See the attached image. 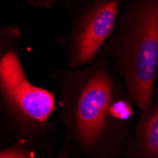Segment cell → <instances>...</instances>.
Here are the masks:
<instances>
[{"label":"cell","instance_id":"6da1fadb","mask_svg":"<svg viewBox=\"0 0 158 158\" xmlns=\"http://www.w3.org/2000/svg\"><path fill=\"white\" fill-rule=\"evenodd\" d=\"M63 146L60 157L125 156L135 123L131 97L105 57L58 74Z\"/></svg>","mask_w":158,"mask_h":158},{"label":"cell","instance_id":"7a4b0ae2","mask_svg":"<svg viewBox=\"0 0 158 158\" xmlns=\"http://www.w3.org/2000/svg\"><path fill=\"white\" fill-rule=\"evenodd\" d=\"M96 57L109 59L135 106L149 110L158 69V0H122L116 26Z\"/></svg>","mask_w":158,"mask_h":158},{"label":"cell","instance_id":"3957f363","mask_svg":"<svg viewBox=\"0 0 158 158\" xmlns=\"http://www.w3.org/2000/svg\"><path fill=\"white\" fill-rule=\"evenodd\" d=\"M4 35L0 42V100L18 145L33 152H48L54 135L50 118L56 109L55 95L27 79L19 57L18 31Z\"/></svg>","mask_w":158,"mask_h":158},{"label":"cell","instance_id":"277c9868","mask_svg":"<svg viewBox=\"0 0 158 158\" xmlns=\"http://www.w3.org/2000/svg\"><path fill=\"white\" fill-rule=\"evenodd\" d=\"M69 26L61 44L68 69L91 64L111 35L122 0H64Z\"/></svg>","mask_w":158,"mask_h":158},{"label":"cell","instance_id":"5b68a950","mask_svg":"<svg viewBox=\"0 0 158 158\" xmlns=\"http://www.w3.org/2000/svg\"><path fill=\"white\" fill-rule=\"evenodd\" d=\"M125 156L137 158L158 157V102L155 96L152 107L141 112L128 141Z\"/></svg>","mask_w":158,"mask_h":158},{"label":"cell","instance_id":"8992f818","mask_svg":"<svg viewBox=\"0 0 158 158\" xmlns=\"http://www.w3.org/2000/svg\"><path fill=\"white\" fill-rule=\"evenodd\" d=\"M34 9H50L55 3L61 0H26Z\"/></svg>","mask_w":158,"mask_h":158}]
</instances>
